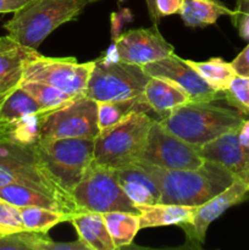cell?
Listing matches in <instances>:
<instances>
[{
    "label": "cell",
    "mask_w": 249,
    "mask_h": 250,
    "mask_svg": "<svg viewBox=\"0 0 249 250\" xmlns=\"http://www.w3.org/2000/svg\"><path fill=\"white\" fill-rule=\"evenodd\" d=\"M150 175L161 192L163 204L199 207L231 186L237 176L214 161L188 170H166L144 161H136Z\"/></svg>",
    "instance_id": "obj_1"
},
{
    "label": "cell",
    "mask_w": 249,
    "mask_h": 250,
    "mask_svg": "<svg viewBox=\"0 0 249 250\" xmlns=\"http://www.w3.org/2000/svg\"><path fill=\"white\" fill-rule=\"evenodd\" d=\"M103 0H33L4 24L5 31L22 45L38 49L56 28L77 19L89 5Z\"/></svg>",
    "instance_id": "obj_2"
},
{
    "label": "cell",
    "mask_w": 249,
    "mask_h": 250,
    "mask_svg": "<svg viewBox=\"0 0 249 250\" xmlns=\"http://www.w3.org/2000/svg\"><path fill=\"white\" fill-rule=\"evenodd\" d=\"M21 185L58 202L67 214L80 211L72 193L62 187L37 159L31 146L0 141V187Z\"/></svg>",
    "instance_id": "obj_3"
},
{
    "label": "cell",
    "mask_w": 249,
    "mask_h": 250,
    "mask_svg": "<svg viewBox=\"0 0 249 250\" xmlns=\"http://www.w3.org/2000/svg\"><path fill=\"white\" fill-rule=\"evenodd\" d=\"M243 114L212 103H186L173 109L161 125L194 146H203L243 124Z\"/></svg>",
    "instance_id": "obj_4"
},
{
    "label": "cell",
    "mask_w": 249,
    "mask_h": 250,
    "mask_svg": "<svg viewBox=\"0 0 249 250\" xmlns=\"http://www.w3.org/2000/svg\"><path fill=\"white\" fill-rule=\"evenodd\" d=\"M154 121L145 112H133L119 124L100 131L95 138L93 160L114 170L138 161Z\"/></svg>",
    "instance_id": "obj_5"
},
{
    "label": "cell",
    "mask_w": 249,
    "mask_h": 250,
    "mask_svg": "<svg viewBox=\"0 0 249 250\" xmlns=\"http://www.w3.org/2000/svg\"><path fill=\"white\" fill-rule=\"evenodd\" d=\"M95 139H41L31 146L34 155L65 189L72 193L94 156Z\"/></svg>",
    "instance_id": "obj_6"
},
{
    "label": "cell",
    "mask_w": 249,
    "mask_h": 250,
    "mask_svg": "<svg viewBox=\"0 0 249 250\" xmlns=\"http://www.w3.org/2000/svg\"><path fill=\"white\" fill-rule=\"evenodd\" d=\"M150 76L143 66L127 63L106 55L94 61L87 88L83 94L99 102H116L143 94Z\"/></svg>",
    "instance_id": "obj_7"
},
{
    "label": "cell",
    "mask_w": 249,
    "mask_h": 250,
    "mask_svg": "<svg viewBox=\"0 0 249 250\" xmlns=\"http://www.w3.org/2000/svg\"><path fill=\"white\" fill-rule=\"evenodd\" d=\"M72 197L80 210L102 214L109 211L139 214L136 205L120 187L114 168L99 165L94 160L73 188Z\"/></svg>",
    "instance_id": "obj_8"
},
{
    "label": "cell",
    "mask_w": 249,
    "mask_h": 250,
    "mask_svg": "<svg viewBox=\"0 0 249 250\" xmlns=\"http://www.w3.org/2000/svg\"><path fill=\"white\" fill-rule=\"evenodd\" d=\"M93 67L94 61L78 62L75 58H49L39 53L24 66L22 82L44 83L68 94L81 95L87 88Z\"/></svg>",
    "instance_id": "obj_9"
},
{
    "label": "cell",
    "mask_w": 249,
    "mask_h": 250,
    "mask_svg": "<svg viewBox=\"0 0 249 250\" xmlns=\"http://www.w3.org/2000/svg\"><path fill=\"white\" fill-rule=\"evenodd\" d=\"M99 133L98 103L84 94L49 112L42 127V139H95Z\"/></svg>",
    "instance_id": "obj_10"
},
{
    "label": "cell",
    "mask_w": 249,
    "mask_h": 250,
    "mask_svg": "<svg viewBox=\"0 0 249 250\" xmlns=\"http://www.w3.org/2000/svg\"><path fill=\"white\" fill-rule=\"evenodd\" d=\"M139 160L166 170L197 168L204 164L194 146L166 129L155 120Z\"/></svg>",
    "instance_id": "obj_11"
},
{
    "label": "cell",
    "mask_w": 249,
    "mask_h": 250,
    "mask_svg": "<svg viewBox=\"0 0 249 250\" xmlns=\"http://www.w3.org/2000/svg\"><path fill=\"white\" fill-rule=\"evenodd\" d=\"M143 68L150 77L165 78L177 84L188 95L190 103H214L225 99V92L210 87L187 60L175 53L165 59L146 63Z\"/></svg>",
    "instance_id": "obj_12"
},
{
    "label": "cell",
    "mask_w": 249,
    "mask_h": 250,
    "mask_svg": "<svg viewBox=\"0 0 249 250\" xmlns=\"http://www.w3.org/2000/svg\"><path fill=\"white\" fill-rule=\"evenodd\" d=\"M175 53V48L161 36L158 24L149 28L129 29L115 41V54L124 62L144 66Z\"/></svg>",
    "instance_id": "obj_13"
},
{
    "label": "cell",
    "mask_w": 249,
    "mask_h": 250,
    "mask_svg": "<svg viewBox=\"0 0 249 250\" xmlns=\"http://www.w3.org/2000/svg\"><path fill=\"white\" fill-rule=\"evenodd\" d=\"M249 199V183L246 178L237 177L231 186L220 194L197 208L189 224L181 225L187 234V242L193 248H200L205 242V234L210 225L226 210Z\"/></svg>",
    "instance_id": "obj_14"
},
{
    "label": "cell",
    "mask_w": 249,
    "mask_h": 250,
    "mask_svg": "<svg viewBox=\"0 0 249 250\" xmlns=\"http://www.w3.org/2000/svg\"><path fill=\"white\" fill-rule=\"evenodd\" d=\"M238 129L227 132L195 149L204 160L220 164L237 177L246 178L249 173V149L239 143Z\"/></svg>",
    "instance_id": "obj_15"
},
{
    "label": "cell",
    "mask_w": 249,
    "mask_h": 250,
    "mask_svg": "<svg viewBox=\"0 0 249 250\" xmlns=\"http://www.w3.org/2000/svg\"><path fill=\"white\" fill-rule=\"evenodd\" d=\"M38 54L37 49L22 45L9 34L0 37V95L20 87L24 66Z\"/></svg>",
    "instance_id": "obj_16"
},
{
    "label": "cell",
    "mask_w": 249,
    "mask_h": 250,
    "mask_svg": "<svg viewBox=\"0 0 249 250\" xmlns=\"http://www.w3.org/2000/svg\"><path fill=\"white\" fill-rule=\"evenodd\" d=\"M115 172L120 187L136 207L160 203L161 192L158 185L138 163L117 168Z\"/></svg>",
    "instance_id": "obj_17"
},
{
    "label": "cell",
    "mask_w": 249,
    "mask_h": 250,
    "mask_svg": "<svg viewBox=\"0 0 249 250\" xmlns=\"http://www.w3.org/2000/svg\"><path fill=\"white\" fill-rule=\"evenodd\" d=\"M70 222L77 231L78 239L89 250H116L102 212L80 210L71 215Z\"/></svg>",
    "instance_id": "obj_18"
},
{
    "label": "cell",
    "mask_w": 249,
    "mask_h": 250,
    "mask_svg": "<svg viewBox=\"0 0 249 250\" xmlns=\"http://www.w3.org/2000/svg\"><path fill=\"white\" fill-rule=\"evenodd\" d=\"M144 99L154 112L163 119L180 105L189 103L188 95L171 81L150 77L144 88Z\"/></svg>",
    "instance_id": "obj_19"
},
{
    "label": "cell",
    "mask_w": 249,
    "mask_h": 250,
    "mask_svg": "<svg viewBox=\"0 0 249 250\" xmlns=\"http://www.w3.org/2000/svg\"><path fill=\"white\" fill-rule=\"evenodd\" d=\"M198 207H187L177 204L139 205V226L141 229L149 227L170 226V225L189 224L193 220Z\"/></svg>",
    "instance_id": "obj_20"
},
{
    "label": "cell",
    "mask_w": 249,
    "mask_h": 250,
    "mask_svg": "<svg viewBox=\"0 0 249 250\" xmlns=\"http://www.w3.org/2000/svg\"><path fill=\"white\" fill-rule=\"evenodd\" d=\"M38 111L37 103L21 87L0 95V138L22 117Z\"/></svg>",
    "instance_id": "obj_21"
},
{
    "label": "cell",
    "mask_w": 249,
    "mask_h": 250,
    "mask_svg": "<svg viewBox=\"0 0 249 250\" xmlns=\"http://www.w3.org/2000/svg\"><path fill=\"white\" fill-rule=\"evenodd\" d=\"M236 16V11L229 10L217 0H183L180 16L186 26L199 27L212 24L221 16Z\"/></svg>",
    "instance_id": "obj_22"
},
{
    "label": "cell",
    "mask_w": 249,
    "mask_h": 250,
    "mask_svg": "<svg viewBox=\"0 0 249 250\" xmlns=\"http://www.w3.org/2000/svg\"><path fill=\"white\" fill-rule=\"evenodd\" d=\"M149 111H153V110L145 102L143 94L126 100L99 102L98 103V126L100 131H104L119 124L129 114H133V112L148 114Z\"/></svg>",
    "instance_id": "obj_23"
},
{
    "label": "cell",
    "mask_w": 249,
    "mask_h": 250,
    "mask_svg": "<svg viewBox=\"0 0 249 250\" xmlns=\"http://www.w3.org/2000/svg\"><path fill=\"white\" fill-rule=\"evenodd\" d=\"M48 111H38L22 117L1 136L0 141L22 146H33L42 139V127Z\"/></svg>",
    "instance_id": "obj_24"
},
{
    "label": "cell",
    "mask_w": 249,
    "mask_h": 250,
    "mask_svg": "<svg viewBox=\"0 0 249 250\" xmlns=\"http://www.w3.org/2000/svg\"><path fill=\"white\" fill-rule=\"evenodd\" d=\"M103 216H104L105 225L116 249L129 246L138 231H141L139 214L126 211H109L104 212Z\"/></svg>",
    "instance_id": "obj_25"
},
{
    "label": "cell",
    "mask_w": 249,
    "mask_h": 250,
    "mask_svg": "<svg viewBox=\"0 0 249 250\" xmlns=\"http://www.w3.org/2000/svg\"><path fill=\"white\" fill-rule=\"evenodd\" d=\"M187 62L204 78L210 87L219 92H226L232 81L238 76L231 62L220 58H212L204 62L190 60H187Z\"/></svg>",
    "instance_id": "obj_26"
},
{
    "label": "cell",
    "mask_w": 249,
    "mask_h": 250,
    "mask_svg": "<svg viewBox=\"0 0 249 250\" xmlns=\"http://www.w3.org/2000/svg\"><path fill=\"white\" fill-rule=\"evenodd\" d=\"M20 87L37 103L42 111L51 112L65 106L68 103L80 97V95H72L62 92L53 85L38 82H22Z\"/></svg>",
    "instance_id": "obj_27"
},
{
    "label": "cell",
    "mask_w": 249,
    "mask_h": 250,
    "mask_svg": "<svg viewBox=\"0 0 249 250\" xmlns=\"http://www.w3.org/2000/svg\"><path fill=\"white\" fill-rule=\"evenodd\" d=\"M0 198L16 207H41L46 209L59 210L63 211L58 202L51 199L48 195L32 189L29 187H24L21 185H7L0 187ZM65 212V211H63Z\"/></svg>",
    "instance_id": "obj_28"
},
{
    "label": "cell",
    "mask_w": 249,
    "mask_h": 250,
    "mask_svg": "<svg viewBox=\"0 0 249 250\" xmlns=\"http://www.w3.org/2000/svg\"><path fill=\"white\" fill-rule=\"evenodd\" d=\"M21 215L26 231L48 233L56 225L70 222L72 214L41 207H22Z\"/></svg>",
    "instance_id": "obj_29"
},
{
    "label": "cell",
    "mask_w": 249,
    "mask_h": 250,
    "mask_svg": "<svg viewBox=\"0 0 249 250\" xmlns=\"http://www.w3.org/2000/svg\"><path fill=\"white\" fill-rule=\"evenodd\" d=\"M48 238L46 233L19 232L0 237V250H41L42 243Z\"/></svg>",
    "instance_id": "obj_30"
},
{
    "label": "cell",
    "mask_w": 249,
    "mask_h": 250,
    "mask_svg": "<svg viewBox=\"0 0 249 250\" xmlns=\"http://www.w3.org/2000/svg\"><path fill=\"white\" fill-rule=\"evenodd\" d=\"M23 231L21 208L0 198V237Z\"/></svg>",
    "instance_id": "obj_31"
},
{
    "label": "cell",
    "mask_w": 249,
    "mask_h": 250,
    "mask_svg": "<svg viewBox=\"0 0 249 250\" xmlns=\"http://www.w3.org/2000/svg\"><path fill=\"white\" fill-rule=\"evenodd\" d=\"M225 100L243 115L249 114V78L237 76L228 89L225 92Z\"/></svg>",
    "instance_id": "obj_32"
},
{
    "label": "cell",
    "mask_w": 249,
    "mask_h": 250,
    "mask_svg": "<svg viewBox=\"0 0 249 250\" xmlns=\"http://www.w3.org/2000/svg\"><path fill=\"white\" fill-rule=\"evenodd\" d=\"M41 250H89V248L87 246H84L80 239L76 242H70V243H65V242L58 243V242L51 241L48 237L42 243Z\"/></svg>",
    "instance_id": "obj_33"
},
{
    "label": "cell",
    "mask_w": 249,
    "mask_h": 250,
    "mask_svg": "<svg viewBox=\"0 0 249 250\" xmlns=\"http://www.w3.org/2000/svg\"><path fill=\"white\" fill-rule=\"evenodd\" d=\"M231 63L236 70L237 75L249 78V44L236 56V59Z\"/></svg>",
    "instance_id": "obj_34"
},
{
    "label": "cell",
    "mask_w": 249,
    "mask_h": 250,
    "mask_svg": "<svg viewBox=\"0 0 249 250\" xmlns=\"http://www.w3.org/2000/svg\"><path fill=\"white\" fill-rule=\"evenodd\" d=\"M155 4L160 16H168V15L180 14L183 0H155Z\"/></svg>",
    "instance_id": "obj_35"
},
{
    "label": "cell",
    "mask_w": 249,
    "mask_h": 250,
    "mask_svg": "<svg viewBox=\"0 0 249 250\" xmlns=\"http://www.w3.org/2000/svg\"><path fill=\"white\" fill-rule=\"evenodd\" d=\"M33 0H0V14L16 12Z\"/></svg>",
    "instance_id": "obj_36"
},
{
    "label": "cell",
    "mask_w": 249,
    "mask_h": 250,
    "mask_svg": "<svg viewBox=\"0 0 249 250\" xmlns=\"http://www.w3.org/2000/svg\"><path fill=\"white\" fill-rule=\"evenodd\" d=\"M239 143L243 146L249 149V120H244L238 129Z\"/></svg>",
    "instance_id": "obj_37"
},
{
    "label": "cell",
    "mask_w": 249,
    "mask_h": 250,
    "mask_svg": "<svg viewBox=\"0 0 249 250\" xmlns=\"http://www.w3.org/2000/svg\"><path fill=\"white\" fill-rule=\"evenodd\" d=\"M238 27H239V34L243 39L249 41V12L242 15L238 20Z\"/></svg>",
    "instance_id": "obj_38"
},
{
    "label": "cell",
    "mask_w": 249,
    "mask_h": 250,
    "mask_svg": "<svg viewBox=\"0 0 249 250\" xmlns=\"http://www.w3.org/2000/svg\"><path fill=\"white\" fill-rule=\"evenodd\" d=\"M145 2H146V6H148V11H149V15H150L151 21H153L155 24H158L159 20H160L161 16L158 12V9H156L155 0H145Z\"/></svg>",
    "instance_id": "obj_39"
},
{
    "label": "cell",
    "mask_w": 249,
    "mask_h": 250,
    "mask_svg": "<svg viewBox=\"0 0 249 250\" xmlns=\"http://www.w3.org/2000/svg\"><path fill=\"white\" fill-rule=\"evenodd\" d=\"M249 12V0H237V10L234 19L238 20L242 15Z\"/></svg>",
    "instance_id": "obj_40"
},
{
    "label": "cell",
    "mask_w": 249,
    "mask_h": 250,
    "mask_svg": "<svg viewBox=\"0 0 249 250\" xmlns=\"http://www.w3.org/2000/svg\"><path fill=\"white\" fill-rule=\"evenodd\" d=\"M246 180H247V181H248V183H249V173H248V175H247V177H246Z\"/></svg>",
    "instance_id": "obj_41"
}]
</instances>
